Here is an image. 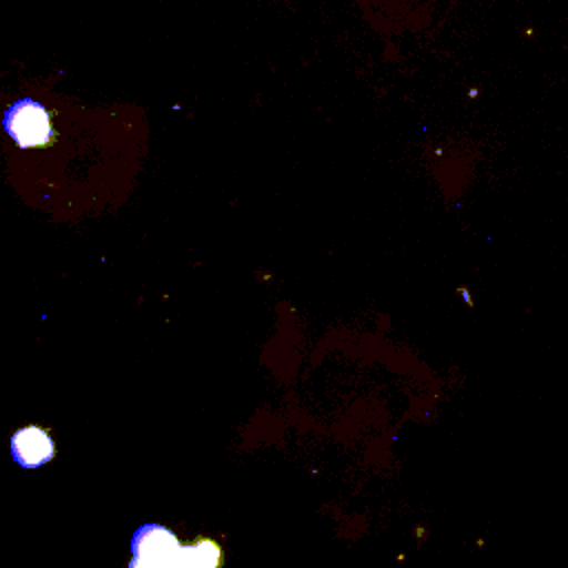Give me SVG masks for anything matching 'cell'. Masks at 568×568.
Masks as SVG:
<instances>
[{
  "label": "cell",
  "instance_id": "cell-3",
  "mask_svg": "<svg viewBox=\"0 0 568 568\" xmlns=\"http://www.w3.org/2000/svg\"><path fill=\"white\" fill-rule=\"evenodd\" d=\"M11 459L24 468L33 470L49 464L55 455V444L47 428L40 426H22L9 439Z\"/></svg>",
  "mask_w": 568,
  "mask_h": 568
},
{
  "label": "cell",
  "instance_id": "cell-2",
  "mask_svg": "<svg viewBox=\"0 0 568 568\" xmlns=\"http://www.w3.org/2000/svg\"><path fill=\"white\" fill-rule=\"evenodd\" d=\"M4 129L20 146H44L53 138V126L47 109L33 100H20L4 113Z\"/></svg>",
  "mask_w": 568,
  "mask_h": 568
},
{
  "label": "cell",
  "instance_id": "cell-1",
  "mask_svg": "<svg viewBox=\"0 0 568 568\" xmlns=\"http://www.w3.org/2000/svg\"><path fill=\"white\" fill-rule=\"evenodd\" d=\"M224 550L211 537L180 544L164 524H144L131 537L129 568H222Z\"/></svg>",
  "mask_w": 568,
  "mask_h": 568
}]
</instances>
